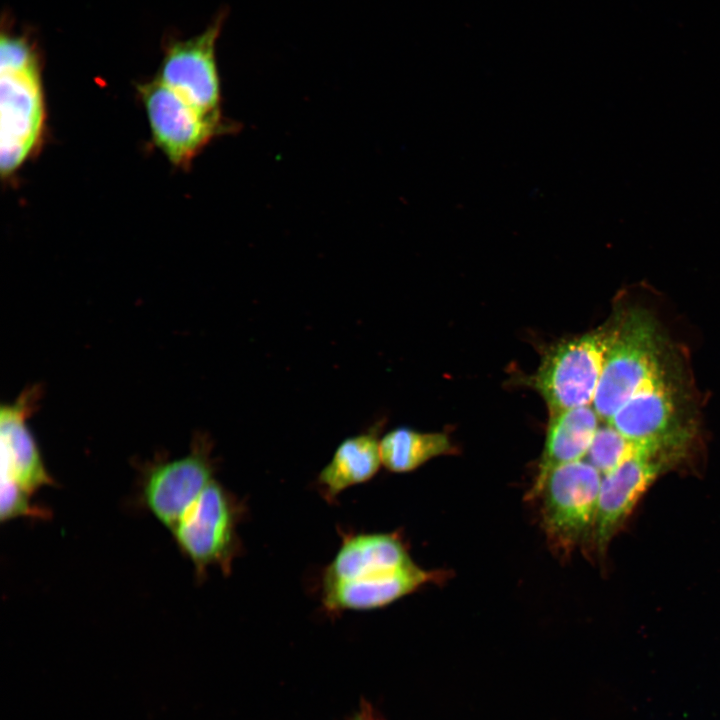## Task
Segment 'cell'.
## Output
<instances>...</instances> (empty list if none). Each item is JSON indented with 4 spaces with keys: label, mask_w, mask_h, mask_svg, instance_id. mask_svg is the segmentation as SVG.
Segmentation results:
<instances>
[{
    "label": "cell",
    "mask_w": 720,
    "mask_h": 720,
    "mask_svg": "<svg viewBox=\"0 0 720 720\" xmlns=\"http://www.w3.org/2000/svg\"><path fill=\"white\" fill-rule=\"evenodd\" d=\"M244 514L240 500L213 479L185 511L171 531L200 579L217 566L229 574L241 544L237 525Z\"/></svg>",
    "instance_id": "obj_1"
},
{
    "label": "cell",
    "mask_w": 720,
    "mask_h": 720,
    "mask_svg": "<svg viewBox=\"0 0 720 720\" xmlns=\"http://www.w3.org/2000/svg\"><path fill=\"white\" fill-rule=\"evenodd\" d=\"M613 333L614 326L599 328L546 352L533 384L550 413L593 402Z\"/></svg>",
    "instance_id": "obj_2"
},
{
    "label": "cell",
    "mask_w": 720,
    "mask_h": 720,
    "mask_svg": "<svg viewBox=\"0 0 720 720\" xmlns=\"http://www.w3.org/2000/svg\"><path fill=\"white\" fill-rule=\"evenodd\" d=\"M658 352L656 327L646 313L630 312L616 322L593 400L599 417L609 420L646 380L661 371Z\"/></svg>",
    "instance_id": "obj_3"
},
{
    "label": "cell",
    "mask_w": 720,
    "mask_h": 720,
    "mask_svg": "<svg viewBox=\"0 0 720 720\" xmlns=\"http://www.w3.org/2000/svg\"><path fill=\"white\" fill-rule=\"evenodd\" d=\"M582 460L555 468L537 498L545 535L552 548L568 555L592 532L602 478Z\"/></svg>",
    "instance_id": "obj_4"
},
{
    "label": "cell",
    "mask_w": 720,
    "mask_h": 720,
    "mask_svg": "<svg viewBox=\"0 0 720 720\" xmlns=\"http://www.w3.org/2000/svg\"><path fill=\"white\" fill-rule=\"evenodd\" d=\"M211 450L210 442L200 438L187 455L153 464L143 474L142 501L170 531L214 479Z\"/></svg>",
    "instance_id": "obj_5"
},
{
    "label": "cell",
    "mask_w": 720,
    "mask_h": 720,
    "mask_svg": "<svg viewBox=\"0 0 720 720\" xmlns=\"http://www.w3.org/2000/svg\"><path fill=\"white\" fill-rule=\"evenodd\" d=\"M152 136L176 165H185L216 135L220 119L210 118L159 80L140 88Z\"/></svg>",
    "instance_id": "obj_6"
},
{
    "label": "cell",
    "mask_w": 720,
    "mask_h": 720,
    "mask_svg": "<svg viewBox=\"0 0 720 720\" xmlns=\"http://www.w3.org/2000/svg\"><path fill=\"white\" fill-rule=\"evenodd\" d=\"M223 17H217L200 35L172 44L157 79L214 119H219L220 79L215 51Z\"/></svg>",
    "instance_id": "obj_7"
},
{
    "label": "cell",
    "mask_w": 720,
    "mask_h": 720,
    "mask_svg": "<svg viewBox=\"0 0 720 720\" xmlns=\"http://www.w3.org/2000/svg\"><path fill=\"white\" fill-rule=\"evenodd\" d=\"M675 458L642 445L634 456L603 476L591 532L599 553L605 552L640 499Z\"/></svg>",
    "instance_id": "obj_8"
},
{
    "label": "cell",
    "mask_w": 720,
    "mask_h": 720,
    "mask_svg": "<svg viewBox=\"0 0 720 720\" xmlns=\"http://www.w3.org/2000/svg\"><path fill=\"white\" fill-rule=\"evenodd\" d=\"M0 168L13 173L36 144L43 122L38 64L1 72Z\"/></svg>",
    "instance_id": "obj_9"
},
{
    "label": "cell",
    "mask_w": 720,
    "mask_h": 720,
    "mask_svg": "<svg viewBox=\"0 0 720 720\" xmlns=\"http://www.w3.org/2000/svg\"><path fill=\"white\" fill-rule=\"evenodd\" d=\"M609 421L627 439L675 457L687 439L676 422L675 406L661 371L646 380Z\"/></svg>",
    "instance_id": "obj_10"
},
{
    "label": "cell",
    "mask_w": 720,
    "mask_h": 720,
    "mask_svg": "<svg viewBox=\"0 0 720 720\" xmlns=\"http://www.w3.org/2000/svg\"><path fill=\"white\" fill-rule=\"evenodd\" d=\"M38 391H25L13 404L0 411L1 480L17 484L32 496L45 486L54 485L47 472L26 419L35 407Z\"/></svg>",
    "instance_id": "obj_11"
},
{
    "label": "cell",
    "mask_w": 720,
    "mask_h": 720,
    "mask_svg": "<svg viewBox=\"0 0 720 720\" xmlns=\"http://www.w3.org/2000/svg\"><path fill=\"white\" fill-rule=\"evenodd\" d=\"M441 577L439 571L424 570L413 562L357 579L322 583V602L332 612L378 609Z\"/></svg>",
    "instance_id": "obj_12"
},
{
    "label": "cell",
    "mask_w": 720,
    "mask_h": 720,
    "mask_svg": "<svg viewBox=\"0 0 720 720\" xmlns=\"http://www.w3.org/2000/svg\"><path fill=\"white\" fill-rule=\"evenodd\" d=\"M411 563L406 545L398 534L345 535L336 556L324 570L322 583L357 579Z\"/></svg>",
    "instance_id": "obj_13"
},
{
    "label": "cell",
    "mask_w": 720,
    "mask_h": 720,
    "mask_svg": "<svg viewBox=\"0 0 720 720\" xmlns=\"http://www.w3.org/2000/svg\"><path fill=\"white\" fill-rule=\"evenodd\" d=\"M597 413L589 405L550 413V421L538 473L528 493L537 498L542 486L555 468L582 460L593 441Z\"/></svg>",
    "instance_id": "obj_14"
},
{
    "label": "cell",
    "mask_w": 720,
    "mask_h": 720,
    "mask_svg": "<svg viewBox=\"0 0 720 720\" xmlns=\"http://www.w3.org/2000/svg\"><path fill=\"white\" fill-rule=\"evenodd\" d=\"M379 424L345 438L316 478L321 495L334 502L347 488L372 479L382 465Z\"/></svg>",
    "instance_id": "obj_15"
},
{
    "label": "cell",
    "mask_w": 720,
    "mask_h": 720,
    "mask_svg": "<svg viewBox=\"0 0 720 720\" xmlns=\"http://www.w3.org/2000/svg\"><path fill=\"white\" fill-rule=\"evenodd\" d=\"M454 451L445 433H424L397 427L380 439L382 465L394 473L411 472L430 459Z\"/></svg>",
    "instance_id": "obj_16"
},
{
    "label": "cell",
    "mask_w": 720,
    "mask_h": 720,
    "mask_svg": "<svg viewBox=\"0 0 720 720\" xmlns=\"http://www.w3.org/2000/svg\"><path fill=\"white\" fill-rule=\"evenodd\" d=\"M642 445L623 436L611 425L598 428L587 453L588 462L603 476L634 456Z\"/></svg>",
    "instance_id": "obj_17"
},
{
    "label": "cell",
    "mask_w": 720,
    "mask_h": 720,
    "mask_svg": "<svg viewBox=\"0 0 720 720\" xmlns=\"http://www.w3.org/2000/svg\"><path fill=\"white\" fill-rule=\"evenodd\" d=\"M31 495L9 480H1L0 519L2 522L18 517L45 518L47 511L33 505Z\"/></svg>",
    "instance_id": "obj_18"
},
{
    "label": "cell",
    "mask_w": 720,
    "mask_h": 720,
    "mask_svg": "<svg viewBox=\"0 0 720 720\" xmlns=\"http://www.w3.org/2000/svg\"><path fill=\"white\" fill-rule=\"evenodd\" d=\"M36 64H38L36 56L24 38L2 35L0 72L21 70Z\"/></svg>",
    "instance_id": "obj_19"
}]
</instances>
